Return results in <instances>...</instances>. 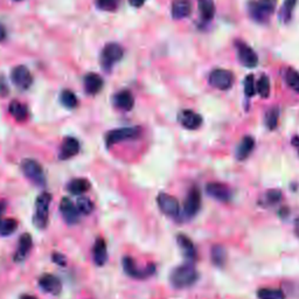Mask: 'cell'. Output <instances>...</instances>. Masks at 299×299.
Segmentation results:
<instances>
[{
  "label": "cell",
  "mask_w": 299,
  "mask_h": 299,
  "mask_svg": "<svg viewBox=\"0 0 299 299\" xmlns=\"http://www.w3.org/2000/svg\"><path fill=\"white\" fill-rule=\"evenodd\" d=\"M198 271L192 262H187L173 269L170 275V282L175 289H186L193 285L198 281Z\"/></svg>",
  "instance_id": "cell-1"
},
{
  "label": "cell",
  "mask_w": 299,
  "mask_h": 299,
  "mask_svg": "<svg viewBox=\"0 0 299 299\" xmlns=\"http://www.w3.org/2000/svg\"><path fill=\"white\" fill-rule=\"evenodd\" d=\"M52 201V195L44 192L41 193L35 202V213L33 216V222L39 229H44L49 220V204Z\"/></svg>",
  "instance_id": "cell-2"
},
{
  "label": "cell",
  "mask_w": 299,
  "mask_h": 299,
  "mask_svg": "<svg viewBox=\"0 0 299 299\" xmlns=\"http://www.w3.org/2000/svg\"><path fill=\"white\" fill-rule=\"evenodd\" d=\"M276 0H257L249 4V13L251 18L259 22H267L273 13Z\"/></svg>",
  "instance_id": "cell-3"
},
{
  "label": "cell",
  "mask_w": 299,
  "mask_h": 299,
  "mask_svg": "<svg viewBox=\"0 0 299 299\" xmlns=\"http://www.w3.org/2000/svg\"><path fill=\"white\" fill-rule=\"evenodd\" d=\"M21 170L27 179H30L33 183L38 186L46 185L43 170L38 162L33 160V159H25L21 163Z\"/></svg>",
  "instance_id": "cell-4"
},
{
  "label": "cell",
  "mask_w": 299,
  "mask_h": 299,
  "mask_svg": "<svg viewBox=\"0 0 299 299\" xmlns=\"http://www.w3.org/2000/svg\"><path fill=\"white\" fill-rule=\"evenodd\" d=\"M123 269H124L125 273L132 278H137V280H144V278H149L152 276L155 271V267L153 264H147L145 268L139 269L134 260L130 256H125L123 259Z\"/></svg>",
  "instance_id": "cell-5"
},
{
  "label": "cell",
  "mask_w": 299,
  "mask_h": 299,
  "mask_svg": "<svg viewBox=\"0 0 299 299\" xmlns=\"http://www.w3.org/2000/svg\"><path fill=\"white\" fill-rule=\"evenodd\" d=\"M123 55H124V51L123 48L117 43H109L104 47L103 52L101 55V64L105 71H110L112 65L120 61Z\"/></svg>",
  "instance_id": "cell-6"
},
{
  "label": "cell",
  "mask_w": 299,
  "mask_h": 299,
  "mask_svg": "<svg viewBox=\"0 0 299 299\" xmlns=\"http://www.w3.org/2000/svg\"><path fill=\"white\" fill-rule=\"evenodd\" d=\"M210 83L219 90H228L234 84V75L227 69H214L210 75Z\"/></svg>",
  "instance_id": "cell-7"
},
{
  "label": "cell",
  "mask_w": 299,
  "mask_h": 299,
  "mask_svg": "<svg viewBox=\"0 0 299 299\" xmlns=\"http://www.w3.org/2000/svg\"><path fill=\"white\" fill-rule=\"evenodd\" d=\"M201 208V193L198 187H192L188 191L185 203H183V213L187 218H193L198 214Z\"/></svg>",
  "instance_id": "cell-8"
},
{
  "label": "cell",
  "mask_w": 299,
  "mask_h": 299,
  "mask_svg": "<svg viewBox=\"0 0 299 299\" xmlns=\"http://www.w3.org/2000/svg\"><path fill=\"white\" fill-rule=\"evenodd\" d=\"M141 132H142V130L139 128H123V129L112 130L106 134V139H105L106 145L112 146L116 144V143L136 138L141 134Z\"/></svg>",
  "instance_id": "cell-9"
},
{
  "label": "cell",
  "mask_w": 299,
  "mask_h": 299,
  "mask_svg": "<svg viewBox=\"0 0 299 299\" xmlns=\"http://www.w3.org/2000/svg\"><path fill=\"white\" fill-rule=\"evenodd\" d=\"M236 49H237V56L241 64H243L247 68H255L257 63H259V56L254 49L248 46L245 42L239 41L236 42Z\"/></svg>",
  "instance_id": "cell-10"
},
{
  "label": "cell",
  "mask_w": 299,
  "mask_h": 299,
  "mask_svg": "<svg viewBox=\"0 0 299 299\" xmlns=\"http://www.w3.org/2000/svg\"><path fill=\"white\" fill-rule=\"evenodd\" d=\"M158 206L164 214L169 216H178L180 212V204L174 196L166 193H160L157 198Z\"/></svg>",
  "instance_id": "cell-11"
},
{
  "label": "cell",
  "mask_w": 299,
  "mask_h": 299,
  "mask_svg": "<svg viewBox=\"0 0 299 299\" xmlns=\"http://www.w3.org/2000/svg\"><path fill=\"white\" fill-rule=\"evenodd\" d=\"M12 81L20 89L26 90L32 85L33 83V76L31 72L28 71V68L25 65H18L12 71Z\"/></svg>",
  "instance_id": "cell-12"
},
{
  "label": "cell",
  "mask_w": 299,
  "mask_h": 299,
  "mask_svg": "<svg viewBox=\"0 0 299 299\" xmlns=\"http://www.w3.org/2000/svg\"><path fill=\"white\" fill-rule=\"evenodd\" d=\"M206 192L213 199L222 202H227L232 198V191L227 185L221 182H210L206 186Z\"/></svg>",
  "instance_id": "cell-13"
},
{
  "label": "cell",
  "mask_w": 299,
  "mask_h": 299,
  "mask_svg": "<svg viewBox=\"0 0 299 299\" xmlns=\"http://www.w3.org/2000/svg\"><path fill=\"white\" fill-rule=\"evenodd\" d=\"M39 286L44 292L51 293L53 296H59L62 288L59 278L51 273H44L39 278Z\"/></svg>",
  "instance_id": "cell-14"
},
{
  "label": "cell",
  "mask_w": 299,
  "mask_h": 299,
  "mask_svg": "<svg viewBox=\"0 0 299 299\" xmlns=\"http://www.w3.org/2000/svg\"><path fill=\"white\" fill-rule=\"evenodd\" d=\"M60 211L62 214L64 221L69 224H75L79 222V215L80 212L77 207L72 202L71 199L63 198L60 202Z\"/></svg>",
  "instance_id": "cell-15"
},
{
  "label": "cell",
  "mask_w": 299,
  "mask_h": 299,
  "mask_svg": "<svg viewBox=\"0 0 299 299\" xmlns=\"http://www.w3.org/2000/svg\"><path fill=\"white\" fill-rule=\"evenodd\" d=\"M32 247H33V240H32V236L28 234V233L20 236L19 242H18V248H16V251L13 257L14 261L18 262V263L19 262H22L28 256Z\"/></svg>",
  "instance_id": "cell-16"
},
{
  "label": "cell",
  "mask_w": 299,
  "mask_h": 299,
  "mask_svg": "<svg viewBox=\"0 0 299 299\" xmlns=\"http://www.w3.org/2000/svg\"><path fill=\"white\" fill-rule=\"evenodd\" d=\"M179 122L183 128L188 130H195L202 124V118L199 113H195L191 110H185L179 114Z\"/></svg>",
  "instance_id": "cell-17"
},
{
  "label": "cell",
  "mask_w": 299,
  "mask_h": 299,
  "mask_svg": "<svg viewBox=\"0 0 299 299\" xmlns=\"http://www.w3.org/2000/svg\"><path fill=\"white\" fill-rule=\"evenodd\" d=\"M177 242L180 249H181L182 255L185 256V259L188 262L193 263V261H195L196 259V249L194 247V243L192 242V240L186 235L179 234L177 237Z\"/></svg>",
  "instance_id": "cell-18"
},
{
  "label": "cell",
  "mask_w": 299,
  "mask_h": 299,
  "mask_svg": "<svg viewBox=\"0 0 299 299\" xmlns=\"http://www.w3.org/2000/svg\"><path fill=\"white\" fill-rule=\"evenodd\" d=\"M80 151V143L77 142V139L73 137L65 138L62 146H61V152H60V159L62 160H67V159L74 157L79 153Z\"/></svg>",
  "instance_id": "cell-19"
},
{
  "label": "cell",
  "mask_w": 299,
  "mask_h": 299,
  "mask_svg": "<svg viewBox=\"0 0 299 299\" xmlns=\"http://www.w3.org/2000/svg\"><path fill=\"white\" fill-rule=\"evenodd\" d=\"M103 88V80L95 73H89L84 77V89L90 95H96Z\"/></svg>",
  "instance_id": "cell-20"
},
{
  "label": "cell",
  "mask_w": 299,
  "mask_h": 299,
  "mask_svg": "<svg viewBox=\"0 0 299 299\" xmlns=\"http://www.w3.org/2000/svg\"><path fill=\"white\" fill-rule=\"evenodd\" d=\"M93 257L95 264L102 267L108 261V251H106V243L103 239H97L93 248Z\"/></svg>",
  "instance_id": "cell-21"
},
{
  "label": "cell",
  "mask_w": 299,
  "mask_h": 299,
  "mask_svg": "<svg viewBox=\"0 0 299 299\" xmlns=\"http://www.w3.org/2000/svg\"><path fill=\"white\" fill-rule=\"evenodd\" d=\"M192 5L190 0H173L172 3V16L174 19H183L191 14Z\"/></svg>",
  "instance_id": "cell-22"
},
{
  "label": "cell",
  "mask_w": 299,
  "mask_h": 299,
  "mask_svg": "<svg viewBox=\"0 0 299 299\" xmlns=\"http://www.w3.org/2000/svg\"><path fill=\"white\" fill-rule=\"evenodd\" d=\"M254 147H255V141L250 136H245L241 139L239 146L236 149V158L239 160H244L247 159L250 153L252 152Z\"/></svg>",
  "instance_id": "cell-23"
},
{
  "label": "cell",
  "mask_w": 299,
  "mask_h": 299,
  "mask_svg": "<svg viewBox=\"0 0 299 299\" xmlns=\"http://www.w3.org/2000/svg\"><path fill=\"white\" fill-rule=\"evenodd\" d=\"M113 102H114V105H116L118 109L131 110L133 108L134 98L129 90H122V91L117 93L116 95H114Z\"/></svg>",
  "instance_id": "cell-24"
},
{
  "label": "cell",
  "mask_w": 299,
  "mask_h": 299,
  "mask_svg": "<svg viewBox=\"0 0 299 299\" xmlns=\"http://www.w3.org/2000/svg\"><path fill=\"white\" fill-rule=\"evenodd\" d=\"M211 259L213 264L215 265V267H223L224 263H226V260H227V252H226V249H224L222 245L220 244H216L214 247L212 248V251H211Z\"/></svg>",
  "instance_id": "cell-25"
},
{
  "label": "cell",
  "mask_w": 299,
  "mask_h": 299,
  "mask_svg": "<svg viewBox=\"0 0 299 299\" xmlns=\"http://www.w3.org/2000/svg\"><path fill=\"white\" fill-rule=\"evenodd\" d=\"M90 188V182L87 179H74L69 182L68 185V191L71 192L74 195H81L87 192Z\"/></svg>",
  "instance_id": "cell-26"
},
{
  "label": "cell",
  "mask_w": 299,
  "mask_h": 299,
  "mask_svg": "<svg viewBox=\"0 0 299 299\" xmlns=\"http://www.w3.org/2000/svg\"><path fill=\"white\" fill-rule=\"evenodd\" d=\"M199 10L204 21H210L215 14L214 0H199Z\"/></svg>",
  "instance_id": "cell-27"
},
{
  "label": "cell",
  "mask_w": 299,
  "mask_h": 299,
  "mask_svg": "<svg viewBox=\"0 0 299 299\" xmlns=\"http://www.w3.org/2000/svg\"><path fill=\"white\" fill-rule=\"evenodd\" d=\"M10 113L15 118L16 121H19V122H22V121L26 120L27 114H28L26 106L20 103V102H18V101L11 102Z\"/></svg>",
  "instance_id": "cell-28"
},
{
  "label": "cell",
  "mask_w": 299,
  "mask_h": 299,
  "mask_svg": "<svg viewBox=\"0 0 299 299\" xmlns=\"http://www.w3.org/2000/svg\"><path fill=\"white\" fill-rule=\"evenodd\" d=\"M18 222L14 219H0V235L8 236L16 231Z\"/></svg>",
  "instance_id": "cell-29"
},
{
  "label": "cell",
  "mask_w": 299,
  "mask_h": 299,
  "mask_svg": "<svg viewBox=\"0 0 299 299\" xmlns=\"http://www.w3.org/2000/svg\"><path fill=\"white\" fill-rule=\"evenodd\" d=\"M278 120H280V109L277 106L269 109L267 113H265V124H267L268 129L275 130L278 125Z\"/></svg>",
  "instance_id": "cell-30"
},
{
  "label": "cell",
  "mask_w": 299,
  "mask_h": 299,
  "mask_svg": "<svg viewBox=\"0 0 299 299\" xmlns=\"http://www.w3.org/2000/svg\"><path fill=\"white\" fill-rule=\"evenodd\" d=\"M260 299H285V294L280 289H260L257 292Z\"/></svg>",
  "instance_id": "cell-31"
},
{
  "label": "cell",
  "mask_w": 299,
  "mask_h": 299,
  "mask_svg": "<svg viewBox=\"0 0 299 299\" xmlns=\"http://www.w3.org/2000/svg\"><path fill=\"white\" fill-rule=\"evenodd\" d=\"M76 207L81 214H83V215L91 214L94 211L93 201L89 198H85V196H80V198L77 199Z\"/></svg>",
  "instance_id": "cell-32"
},
{
  "label": "cell",
  "mask_w": 299,
  "mask_h": 299,
  "mask_svg": "<svg viewBox=\"0 0 299 299\" xmlns=\"http://www.w3.org/2000/svg\"><path fill=\"white\" fill-rule=\"evenodd\" d=\"M61 102H62V104L64 106L71 109L76 108L77 104H79L76 95L73 91H71V90H63V91L61 93Z\"/></svg>",
  "instance_id": "cell-33"
},
{
  "label": "cell",
  "mask_w": 299,
  "mask_h": 299,
  "mask_svg": "<svg viewBox=\"0 0 299 299\" xmlns=\"http://www.w3.org/2000/svg\"><path fill=\"white\" fill-rule=\"evenodd\" d=\"M257 93L260 94L262 98H268L270 95V80L268 76L262 75L256 84Z\"/></svg>",
  "instance_id": "cell-34"
},
{
  "label": "cell",
  "mask_w": 299,
  "mask_h": 299,
  "mask_svg": "<svg viewBox=\"0 0 299 299\" xmlns=\"http://www.w3.org/2000/svg\"><path fill=\"white\" fill-rule=\"evenodd\" d=\"M285 81L290 88H292L294 91L299 94V73L293 69H288L285 74Z\"/></svg>",
  "instance_id": "cell-35"
},
{
  "label": "cell",
  "mask_w": 299,
  "mask_h": 299,
  "mask_svg": "<svg viewBox=\"0 0 299 299\" xmlns=\"http://www.w3.org/2000/svg\"><path fill=\"white\" fill-rule=\"evenodd\" d=\"M297 0H284V5L281 10V19L284 22H288L291 19V14L294 6H296Z\"/></svg>",
  "instance_id": "cell-36"
},
{
  "label": "cell",
  "mask_w": 299,
  "mask_h": 299,
  "mask_svg": "<svg viewBox=\"0 0 299 299\" xmlns=\"http://www.w3.org/2000/svg\"><path fill=\"white\" fill-rule=\"evenodd\" d=\"M257 93L256 84H255V77L254 75H248L244 80V94L245 96L252 97Z\"/></svg>",
  "instance_id": "cell-37"
},
{
  "label": "cell",
  "mask_w": 299,
  "mask_h": 299,
  "mask_svg": "<svg viewBox=\"0 0 299 299\" xmlns=\"http://www.w3.org/2000/svg\"><path fill=\"white\" fill-rule=\"evenodd\" d=\"M264 199L268 204L273 206V204L278 203L282 200V192L280 190H270L264 195Z\"/></svg>",
  "instance_id": "cell-38"
},
{
  "label": "cell",
  "mask_w": 299,
  "mask_h": 299,
  "mask_svg": "<svg viewBox=\"0 0 299 299\" xmlns=\"http://www.w3.org/2000/svg\"><path fill=\"white\" fill-rule=\"evenodd\" d=\"M96 5L102 11L112 12L117 8V0H96Z\"/></svg>",
  "instance_id": "cell-39"
},
{
  "label": "cell",
  "mask_w": 299,
  "mask_h": 299,
  "mask_svg": "<svg viewBox=\"0 0 299 299\" xmlns=\"http://www.w3.org/2000/svg\"><path fill=\"white\" fill-rule=\"evenodd\" d=\"M52 259H53V261L55 262L56 264L62 265V267H63V265H65V259H64V256L61 255V254H59V252H54V254H53Z\"/></svg>",
  "instance_id": "cell-40"
},
{
  "label": "cell",
  "mask_w": 299,
  "mask_h": 299,
  "mask_svg": "<svg viewBox=\"0 0 299 299\" xmlns=\"http://www.w3.org/2000/svg\"><path fill=\"white\" fill-rule=\"evenodd\" d=\"M7 94H8V89H7L5 81H4L3 79H0V96H6Z\"/></svg>",
  "instance_id": "cell-41"
},
{
  "label": "cell",
  "mask_w": 299,
  "mask_h": 299,
  "mask_svg": "<svg viewBox=\"0 0 299 299\" xmlns=\"http://www.w3.org/2000/svg\"><path fill=\"white\" fill-rule=\"evenodd\" d=\"M130 4L134 7H142L143 4H144L146 0H129Z\"/></svg>",
  "instance_id": "cell-42"
},
{
  "label": "cell",
  "mask_w": 299,
  "mask_h": 299,
  "mask_svg": "<svg viewBox=\"0 0 299 299\" xmlns=\"http://www.w3.org/2000/svg\"><path fill=\"white\" fill-rule=\"evenodd\" d=\"M5 38H6V30H5V27L0 24V42L5 40Z\"/></svg>",
  "instance_id": "cell-43"
},
{
  "label": "cell",
  "mask_w": 299,
  "mask_h": 299,
  "mask_svg": "<svg viewBox=\"0 0 299 299\" xmlns=\"http://www.w3.org/2000/svg\"><path fill=\"white\" fill-rule=\"evenodd\" d=\"M291 143H292V146L294 147V149L297 150V152H298V154H299V136L293 137V138H292V141H291Z\"/></svg>",
  "instance_id": "cell-44"
},
{
  "label": "cell",
  "mask_w": 299,
  "mask_h": 299,
  "mask_svg": "<svg viewBox=\"0 0 299 299\" xmlns=\"http://www.w3.org/2000/svg\"><path fill=\"white\" fill-rule=\"evenodd\" d=\"M294 233L299 237V218H297L296 221H294Z\"/></svg>",
  "instance_id": "cell-45"
},
{
  "label": "cell",
  "mask_w": 299,
  "mask_h": 299,
  "mask_svg": "<svg viewBox=\"0 0 299 299\" xmlns=\"http://www.w3.org/2000/svg\"><path fill=\"white\" fill-rule=\"evenodd\" d=\"M5 210H6V204H5V202H4V201H0V216L3 215V213L5 212Z\"/></svg>",
  "instance_id": "cell-46"
},
{
  "label": "cell",
  "mask_w": 299,
  "mask_h": 299,
  "mask_svg": "<svg viewBox=\"0 0 299 299\" xmlns=\"http://www.w3.org/2000/svg\"><path fill=\"white\" fill-rule=\"evenodd\" d=\"M20 299H36L35 297L30 296V294H24V296L20 297Z\"/></svg>",
  "instance_id": "cell-47"
},
{
  "label": "cell",
  "mask_w": 299,
  "mask_h": 299,
  "mask_svg": "<svg viewBox=\"0 0 299 299\" xmlns=\"http://www.w3.org/2000/svg\"><path fill=\"white\" fill-rule=\"evenodd\" d=\"M16 2H19V0H16Z\"/></svg>",
  "instance_id": "cell-48"
}]
</instances>
